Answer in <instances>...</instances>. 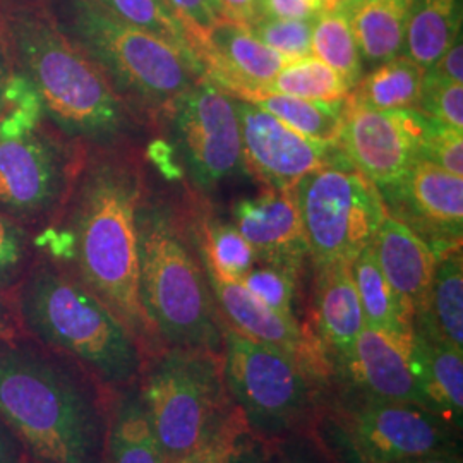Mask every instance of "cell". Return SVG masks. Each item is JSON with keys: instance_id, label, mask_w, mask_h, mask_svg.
Listing matches in <instances>:
<instances>
[{"instance_id": "obj_1", "label": "cell", "mask_w": 463, "mask_h": 463, "mask_svg": "<svg viewBox=\"0 0 463 463\" xmlns=\"http://www.w3.org/2000/svg\"><path fill=\"white\" fill-rule=\"evenodd\" d=\"M128 149H93L72 184L50 250L129 328L146 355L158 352L139 300L136 213L145 194Z\"/></svg>"}, {"instance_id": "obj_2", "label": "cell", "mask_w": 463, "mask_h": 463, "mask_svg": "<svg viewBox=\"0 0 463 463\" xmlns=\"http://www.w3.org/2000/svg\"><path fill=\"white\" fill-rule=\"evenodd\" d=\"M5 62L34 93L53 129L91 149H124L141 120L81 50L61 32L47 2L0 0Z\"/></svg>"}, {"instance_id": "obj_3", "label": "cell", "mask_w": 463, "mask_h": 463, "mask_svg": "<svg viewBox=\"0 0 463 463\" xmlns=\"http://www.w3.org/2000/svg\"><path fill=\"white\" fill-rule=\"evenodd\" d=\"M114 392L66 357L0 338V415L38 463H101Z\"/></svg>"}, {"instance_id": "obj_4", "label": "cell", "mask_w": 463, "mask_h": 463, "mask_svg": "<svg viewBox=\"0 0 463 463\" xmlns=\"http://www.w3.org/2000/svg\"><path fill=\"white\" fill-rule=\"evenodd\" d=\"M136 229L139 300L156 348L223 355L225 323L199 260L189 212L145 189Z\"/></svg>"}, {"instance_id": "obj_5", "label": "cell", "mask_w": 463, "mask_h": 463, "mask_svg": "<svg viewBox=\"0 0 463 463\" xmlns=\"http://www.w3.org/2000/svg\"><path fill=\"white\" fill-rule=\"evenodd\" d=\"M17 285V319L38 344L110 392L139 384L145 348L67 266L40 261Z\"/></svg>"}, {"instance_id": "obj_6", "label": "cell", "mask_w": 463, "mask_h": 463, "mask_svg": "<svg viewBox=\"0 0 463 463\" xmlns=\"http://www.w3.org/2000/svg\"><path fill=\"white\" fill-rule=\"evenodd\" d=\"M61 32L99 67L141 122H162L204 67L165 40L110 14L93 0H47Z\"/></svg>"}, {"instance_id": "obj_7", "label": "cell", "mask_w": 463, "mask_h": 463, "mask_svg": "<svg viewBox=\"0 0 463 463\" xmlns=\"http://www.w3.org/2000/svg\"><path fill=\"white\" fill-rule=\"evenodd\" d=\"M81 168L38 99L9 71L0 112V213L28 227L66 204Z\"/></svg>"}, {"instance_id": "obj_8", "label": "cell", "mask_w": 463, "mask_h": 463, "mask_svg": "<svg viewBox=\"0 0 463 463\" xmlns=\"http://www.w3.org/2000/svg\"><path fill=\"white\" fill-rule=\"evenodd\" d=\"M223 374L233 405L260 441L311 432L330 384L288 352L225 325Z\"/></svg>"}, {"instance_id": "obj_9", "label": "cell", "mask_w": 463, "mask_h": 463, "mask_svg": "<svg viewBox=\"0 0 463 463\" xmlns=\"http://www.w3.org/2000/svg\"><path fill=\"white\" fill-rule=\"evenodd\" d=\"M137 386L166 463L196 449L237 411L225 383L223 355L204 348L155 352Z\"/></svg>"}, {"instance_id": "obj_10", "label": "cell", "mask_w": 463, "mask_h": 463, "mask_svg": "<svg viewBox=\"0 0 463 463\" xmlns=\"http://www.w3.org/2000/svg\"><path fill=\"white\" fill-rule=\"evenodd\" d=\"M313 432L336 463H395L460 448V430L422 405L331 388Z\"/></svg>"}, {"instance_id": "obj_11", "label": "cell", "mask_w": 463, "mask_h": 463, "mask_svg": "<svg viewBox=\"0 0 463 463\" xmlns=\"http://www.w3.org/2000/svg\"><path fill=\"white\" fill-rule=\"evenodd\" d=\"M292 193L313 266L352 265L388 216L378 187L350 162L313 170Z\"/></svg>"}, {"instance_id": "obj_12", "label": "cell", "mask_w": 463, "mask_h": 463, "mask_svg": "<svg viewBox=\"0 0 463 463\" xmlns=\"http://www.w3.org/2000/svg\"><path fill=\"white\" fill-rule=\"evenodd\" d=\"M162 122L199 194L246 170L237 99L208 76L175 99Z\"/></svg>"}, {"instance_id": "obj_13", "label": "cell", "mask_w": 463, "mask_h": 463, "mask_svg": "<svg viewBox=\"0 0 463 463\" xmlns=\"http://www.w3.org/2000/svg\"><path fill=\"white\" fill-rule=\"evenodd\" d=\"M434 126L419 109L369 110L347 103L338 143L348 162L381 189L424 160Z\"/></svg>"}, {"instance_id": "obj_14", "label": "cell", "mask_w": 463, "mask_h": 463, "mask_svg": "<svg viewBox=\"0 0 463 463\" xmlns=\"http://www.w3.org/2000/svg\"><path fill=\"white\" fill-rule=\"evenodd\" d=\"M246 170L268 189L292 191L323 166L347 164L338 145L306 137L258 105L237 99Z\"/></svg>"}, {"instance_id": "obj_15", "label": "cell", "mask_w": 463, "mask_h": 463, "mask_svg": "<svg viewBox=\"0 0 463 463\" xmlns=\"http://www.w3.org/2000/svg\"><path fill=\"white\" fill-rule=\"evenodd\" d=\"M378 191L386 213L426 241L436 258L462 246L463 177L419 160L400 181Z\"/></svg>"}, {"instance_id": "obj_16", "label": "cell", "mask_w": 463, "mask_h": 463, "mask_svg": "<svg viewBox=\"0 0 463 463\" xmlns=\"http://www.w3.org/2000/svg\"><path fill=\"white\" fill-rule=\"evenodd\" d=\"M204 268V266H203ZM216 307L227 326L252 340L281 348L298 357L317 378L330 384V369L311 333L298 319L275 313L254 298L241 281L223 280L204 268Z\"/></svg>"}, {"instance_id": "obj_17", "label": "cell", "mask_w": 463, "mask_h": 463, "mask_svg": "<svg viewBox=\"0 0 463 463\" xmlns=\"http://www.w3.org/2000/svg\"><path fill=\"white\" fill-rule=\"evenodd\" d=\"M196 52L206 76L239 99L261 93L287 64L250 28L225 19L199 40Z\"/></svg>"}, {"instance_id": "obj_18", "label": "cell", "mask_w": 463, "mask_h": 463, "mask_svg": "<svg viewBox=\"0 0 463 463\" xmlns=\"http://www.w3.org/2000/svg\"><path fill=\"white\" fill-rule=\"evenodd\" d=\"M232 223L254 250L258 263L302 275L307 242L292 191L268 189L232 204Z\"/></svg>"}, {"instance_id": "obj_19", "label": "cell", "mask_w": 463, "mask_h": 463, "mask_svg": "<svg viewBox=\"0 0 463 463\" xmlns=\"http://www.w3.org/2000/svg\"><path fill=\"white\" fill-rule=\"evenodd\" d=\"M409 344L411 340L402 342L392 335L364 326L347 363L331 380V390L357 397L422 405L409 365Z\"/></svg>"}, {"instance_id": "obj_20", "label": "cell", "mask_w": 463, "mask_h": 463, "mask_svg": "<svg viewBox=\"0 0 463 463\" xmlns=\"http://www.w3.org/2000/svg\"><path fill=\"white\" fill-rule=\"evenodd\" d=\"M304 326L328 364L331 383L365 326L348 263L315 266L311 309Z\"/></svg>"}, {"instance_id": "obj_21", "label": "cell", "mask_w": 463, "mask_h": 463, "mask_svg": "<svg viewBox=\"0 0 463 463\" xmlns=\"http://www.w3.org/2000/svg\"><path fill=\"white\" fill-rule=\"evenodd\" d=\"M371 248L384 279L414 313V319L422 315L430 302L438 261L430 244L388 215L374 233Z\"/></svg>"}, {"instance_id": "obj_22", "label": "cell", "mask_w": 463, "mask_h": 463, "mask_svg": "<svg viewBox=\"0 0 463 463\" xmlns=\"http://www.w3.org/2000/svg\"><path fill=\"white\" fill-rule=\"evenodd\" d=\"M407 355L422 405L462 430L463 352L414 328Z\"/></svg>"}, {"instance_id": "obj_23", "label": "cell", "mask_w": 463, "mask_h": 463, "mask_svg": "<svg viewBox=\"0 0 463 463\" xmlns=\"http://www.w3.org/2000/svg\"><path fill=\"white\" fill-rule=\"evenodd\" d=\"M101 463H166L137 384L112 395Z\"/></svg>"}, {"instance_id": "obj_24", "label": "cell", "mask_w": 463, "mask_h": 463, "mask_svg": "<svg viewBox=\"0 0 463 463\" xmlns=\"http://www.w3.org/2000/svg\"><path fill=\"white\" fill-rule=\"evenodd\" d=\"M350 269L365 326L409 342L414 333V313L384 279L371 244L359 252Z\"/></svg>"}, {"instance_id": "obj_25", "label": "cell", "mask_w": 463, "mask_h": 463, "mask_svg": "<svg viewBox=\"0 0 463 463\" xmlns=\"http://www.w3.org/2000/svg\"><path fill=\"white\" fill-rule=\"evenodd\" d=\"M417 0H363L352 7V28L363 62L380 66L400 55Z\"/></svg>"}, {"instance_id": "obj_26", "label": "cell", "mask_w": 463, "mask_h": 463, "mask_svg": "<svg viewBox=\"0 0 463 463\" xmlns=\"http://www.w3.org/2000/svg\"><path fill=\"white\" fill-rule=\"evenodd\" d=\"M414 328L463 352L462 246L438 256L430 302L426 311L415 317Z\"/></svg>"}, {"instance_id": "obj_27", "label": "cell", "mask_w": 463, "mask_h": 463, "mask_svg": "<svg viewBox=\"0 0 463 463\" xmlns=\"http://www.w3.org/2000/svg\"><path fill=\"white\" fill-rule=\"evenodd\" d=\"M199 260L223 280L241 281L258 263L256 254L237 227L210 213L208 206L189 210Z\"/></svg>"}, {"instance_id": "obj_28", "label": "cell", "mask_w": 463, "mask_h": 463, "mask_svg": "<svg viewBox=\"0 0 463 463\" xmlns=\"http://www.w3.org/2000/svg\"><path fill=\"white\" fill-rule=\"evenodd\" d=\"M462 34V0H417L409 21L403 55L430 69Z\"/></svg>"}, {"instance_id": "obj_29", "label": "cell", "mask_w": 463, "mask_h": 463, "mask_svg": "<svg viewBox=\"0 0 463 463\" xmlns=\"http://www.w3.org/2000/svg\"><path fill=\"white\" fill-rule=\"evenodd\" d=\"M424 69L397 55L363 76L348 93L347 103L369 110L415 109L422 90Z\"/></svg>"}, {"instance_id": "obj_30", "label": "cell", "mask_w": 463, "mask_h": 463, "mask_svg": "<svg viewBox=\"0 0 463 463\" xmlns=\"http://www.w3.org/2000/svg\"><path fill=\"white\" fill-rule=\"evenodd\" d=\"M246 101L258 105L306 137L338 145L347 99H307L281 93H258Z\"/></svg>"}, {"instance_id": "obj_31", "label": "cell", "mask_w": 463, "mask_h": 463, "mask_svg": "<svg viewBox=\"0 0 463 463\" xmlns=\"http://www.w3.org/2000/svg\"><path fill=\"white\" fill-rule=\"evenodd\" d=\"M352 7L336 0L313 19V55L331 67L352 90L364 76V62L352 28Z\"/></svg>"}, {"instance_id": "obj_32", "label": "cell", "mask_w": 463, "mask_h": 463, "mask_svg": "<svg viewBox=\"0 0 463 463\" xmlns=\"http://www.w3.org/2000/svg\"><path fill=\"white\" fill-rule=\"evenodd\" d=\"M110 14L155 34L203 66L193 34L165 0H93ZM204 67V66H203ZM206 72V71H204Z\"/></svg>"}, {"instance_id": "obj_33", "label": "cell", "mask_w": 463, "mask_h": 463, "mask_svg": "<svg viewBox=\"0 0 463 463\" xmlns=\"http://www.w3.org/2000/svg\"><path fill=\"white\" fill-rule=\"evenodd\" d=\"M261 93H281L307 99H347L350 88L331 67L315 55H307L287 62Z\"/></svg>"}, {"instance_id": "obj_34", "label": "cell", "mask_w": 463, "mask_h": 463, "mask_svg": "<svg viewBox=\"0 0 463 463\" xmlns=\"http://www.w3.org/2000/svg\"><path fill=\"white\" fill-rule=\"evenodd\" d=\"M298 280L300 275L287 268L256 263L241 283L254 298H260L275 313L290 319H298L294 302L298 298Z\"/></svg>"}, {"instance_id": "obj_35", "label": "cell", "mask_w": 463, "mask_h": 463, "mask_svg": "<svg viewBox=\"0 0 463 463\" xmlns=\"http://www.w3.org/2000/svg\"><path fill=\"white\" fill-rule=\"evenodd\" d=\"M250 32L256 34L269 49L279 52L287 62L313 55V19H277L261 17Z\"/></svg>"}, {"instance_id": "obj_36", "label": "cell", "mask_w": 463, "mask_h": 463, "mask_svg": "<svg viewBox=\"0 0 463 463\" xmlns=\"http://www.w3.org/2000/svg\"><path fill=\"white\" fill-rule=\"evenodd\" d=\"M417 109L439 124L463 131V84L445 81L424 71Z\"/></svg>"}, {"instance_id": "obj_37", "label": "cell", "mask_w": 463, "mask_h": 463, "mask_svg": "<svg viewBox=\"0 0 463 463\" xmlns=\"http://www.w3.org/2000/svg\"><path fill=\"white\" fill-rule=\"evenodd\" d=\"M30 235L24 225L0 213V292L13 288L28 271Z\"/></svg>"}, {"instance_id": "obj_38", "label": "cell", "mask_w": 463, "mask_h": 463, "mask_svg": "<svg viewBox=\"0 0 463 463\" xmlns=\"http://www.w3.org/2000/svg\"><path fill=\"white\" fill-rule=\"evenodd\" d=\"M265 448L268 463H336L313 430L268 441Z\"/></svg>"}, {"instance_id": "obj_39", "label": "cell", "mask_w": 463, "mask_h": 463, "mask_svg": "<svg viewBox=\"0 0 463 463\" xmlns=\"http://www.w3.org/2000/svg\"><path fill=\"white\" fill-rule=\"evenodd\" d=\"M248 430L246 420L237 409L235 414L196 449L172 463H227L237 438Z\"/></svg>"}, {"instance_id": "obj_40", "label": "cell", "mask_w": 463, "mask_h": 463, "mask_svg": "<svg viewBox=\"0 0 463 463\" xmlns=\"http://www.w3.org/2000/svg\"><path fill=\"white\" fill-rule=\"evenodd\" d=\"M424 160L432 162L453 175L463 177V131L436 122L428 139Z\"/></svg>"}, {"instance_id": "obj_41", "label": "cell", "mask_w": 463, "mask_h": 463, "mask_svg": "<svg viewBox=\"0 0 463 463\" xmlns=\"http://www.w3.org/2000/svg\"><path fill=\"white\" fill-rule=\"evenodd\" d=\"M168 7L183 19L193 34L194 47L218 21H222L215 0H165ZM198 53V52H196Z\"/></svg>"}, {"instance_id": "obj_42", "label": "cell", "mask_w": 463, "mask_h": 463, "mask_svg": "<svg viewBox=\"0 0 463 463\" xmlns=\"http://www.w3.org/2000/svg\"><path fill=\"white\" fill-rule=\"evenodd\" d=\"M336 0H263V16L277 19H315Z\"/></svg>"}, {"instance_id": "obj_43", "label": "cell", "mask_w": 463, "mask_h": 463, "mask_svg": "<svg viewBox=\"0 0 463 463\" xmlns=\"http://www.w3.org/2000/svg\"><path fill=\"white\" fill-rule=\"evenodd\" d=\"M220 17L250 28L263 17V0H215Z\"/></svg>"}, {"instance_id": "obj_44", "label": "cell", "mask_w": 463, "mask_h": 463, "mask_svg": "<svg viewBox=\"0 0 463 463\" xmlns=\"http://www.w3.org/2000/svg\"><path fill=\"white\" fill-rule=\"evenodd\" d=\"M430 74L451 81L463 84V45L462 34L451 43V47L430 67L426 69Z\"/></svg>"}, {"instance_id": "obj_45", "label": "cell", "mask_w": 463, "mask_h": 463, "mask_svg": "<svg viewBox=\"0 0 463 463\" xmlns=\"http://www.w3.org/2000/svg\"><path fill=\"white\" fill-rule=\"evenodd\" d=\"M227 463H268L265 443L244 430L232 448Z\"/></svg>"}, {"instance_id": "obj_46", "label": "cell", "mask_w": 463, "mask_h": 463, "mask_svg": "<svg viewBox=\"0 0 463 463\" xmlns=\"http://www.w3.org/2000/svg\"><path fill=\"white\" fill-rule=\"evenodd\" d=\"M30 455L16 432L0 415V463H26Z\"/></svg>"}, {"instance_id": "obj_47", "label": "cell", "mask_w": 463, "mask_h": 463, "mask_svg": "<svg viewBox=\"0 0 463 463\" xmlns=\"http://www.w3.org/2000/svg\"><path fill=\"white\" fill-rule=\"evenodd\" d=\"M395 463H462V451L460 448H449V449H439L432 453H424L411 457L405 460Z\"/></svg>"}, {"instance_id": "obj_48", "label": "cell", "mask_w": 463, "mask_h": 463, "mask_svg": "<svg viewBox=\"0 0 463 463\" xmlns=\"http://www.w3.org/2000/svg\"><path fill=\"white\" fill-rule=\"evenodd\" d=\"M14 330H16V321L13 317V311L0 292V338H13Z\"/></svg>"}, {"instance_id": "obj_49", "label": "cell", "mask_w": 463, "mask_h": 463, "mask_svg": "<svg viewBox=\"0 0 463 463\" xmlns=\"http://www.w3.org/2000/svg\"><path fill=\"white\" fill-rule=\"evenodd\" d=\"M7 80H9V67H7V62H5V55H4V50H2V43H0V112L4 109Z\"/></svg>"}, {"instance_id": "obj_50", "label": "cell", "mask_w": 463, "mask_h": 463, "mask_svg": "<svg viewBox=\"0 0 463 463\" xmlns=\"http://www.w3.org/2000/svg\"><path fill=\"white\" fill-rule=\"evenodd\" d=\"M13 2H34V4H45L47 0H13Z\"/></svg>"}, {"instance_id": "obj_51", "label": "cell", "mask_w": 463, "mask_h": 463, "mask_svg": "<svg viewBox=\"0 0 463 463\" xmlns=\"http://www.w3.org/2000/svg\"><path fill=\"white\" fill-rule=\"evenodd\" d=\"M347 4H350V5H355V4H359V2H363V0H345Z\"/></svg>"}, {"instance_id": "obj_52", "label": "cell", "mask_w": 463, "mask_h": 463, "mask_svg": "<svg viewBox=\"0 0 463 463\" xmlns=\"http://www.w3.org/2000/svg\"><path fill=\"white\" fill-rule=\"evenodd\" d=\"M26 463H28V462H26ZM34 463H38V462H34Z\"/></svg>"}]
</instances>
